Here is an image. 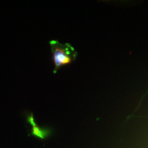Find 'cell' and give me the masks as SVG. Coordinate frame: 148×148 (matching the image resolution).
<instances>
[{"mask_svg": "<svg viewBox=\"0 0 148 148\" xmlns=\"http://www.w3.org/2000/svg\"><path fill=\"white\" fill-rule=\"evenodd\" d=\"M27 122L30 125H32V127H35L37 126V124L36 123V122L35 121V119L34 117L33 116L32 114H30L29 115L27 116Z\"/></svg>", "mask_w": 148, "mask_h": 148, "instance_id": "obj_3", "label": "cell"}, {"mask_svg": "<svg viewBox=\"0 0 148 148\" xmlns=\"http://www.w3.org/2000/svg\"><path fill=\"white\" fill-rule=\"evenodd\" d=\"M52 130L48 127H40L38 126L32 127V135L40 139H46L51 136L52 134Z\"/></svg>", "mask_w": 148, "mask_h": 148, "instance_id": "obj_2", "label": "cell"}, {"mask_svg": "<svg viewBox=\"0 0 148 148\" xmlns=\"http://www.w3.org/2000/svg\"><path fill=\"white\" fill-rule=\"evenodd\" d=\"M49 44L54 65V74H56L62 67L74 62L78 56L77 52L68 43H61L57 40H51Z\"/></svg>", "mask_w": 148, "mask_h": 148, "instance_id": "obj_1", "label": "cell"}]
</instances>
